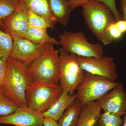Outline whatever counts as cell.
I'll use <instances>...</instances> for the list:
<instances>
[{
  "mask_svg": "<svg viewBox=\"0 0 126 126\" xmlns=\"http://www.w3.org/2000/svg\"><path fill=\"white\" fill-rule=\"evenodd\" d=\"M27 67L11 56L7 59V69L0 91L18 107H27L26 90L33 82Z\"/></svg>",
  "mask_w": 126,
  "mask_h": 126,
  "instance_id": "6da1fadb",
  "label": "cell"
},
{
  "mask_svg": "<svg viewBox=\"0 0 126 126\" xmlns=\"http://www.w3.org/2000/svg\"><path fill=\"white\" fill-rule=\"evenodd\" d=\"M63 91L59 84L45 81H33L26 92V107L43 114L52 107Z\"/></svg>",
  "mask_w": 126,
  "mask_h": 126,
  "instance_id": "7a4b0ae2",
  "label": "cell"
},
{
  "mask_svg": "<svg viewBox=\"0 0 126 126\" xmlns=\"http://www.w3.org/2000/svg\"><path fill=\"white\" fill-rule=\"evenodd\" d=\"M51 44L27 67L33 81H42L59 84V54Z\"/></svg>",
  "mask_w": 126,
  "mask_h": 126,
  "instance_id": "3957f363",
  "label": "cell"
},
{
  "mask_svg": "<svg viewBox=\"0 0 126 126\" xmlns=\"http://www.w3.org/2000/svg\"><path fill=\"white\" fill-rule=\"evenodd\" d=\"M82 7L86 25L100 41L108 26L116 22L112 13L106 5L96 0H92Z\"/></svg>",
  "mask_w": 126,
  "mask_h": 126,
  "instance_id": "277c9868",
  "label": "cell"
},
{
  "mask_svg": "<svg viewBox=\"0 0 126 126\" xmlns=\"http://www.w3.org/2000/svg\"><path fill=\"white\" fill-rule=\"evenodd\" d=\"M59 54L60 85L70 94L77 90L85 77V71L78 62L77 56L68 53L62 48Z\"/></svg>",
  "mask_w": 126,
  "mask_h": 126,
  "instance_id": "5b68a950",
  "label": "cell"
},
{
  "mask_svg": "<svg viewBox=\"0 0 126 126\" xmlns=\"http://www.w3.org/2000/svg\"><path fill=\"white\" fill-rule=\"evenodd\" d=\"M119 83L85 72L84 79L77 90L76 100L83 105L99 101Z\"/></svg>",
  "mask_w": 126,
  "mask_h": 126,
  "instance_id": "8992f818",
  "label": "cell"
},
{
  "mask_svg": "<svg viewBox=\"0 0 126 126\" xmlns=\"http://www.w3.org/2000/svg\"><path fill=\"white\" fill-rule=\"evenodd\" d=\"M59 37L62 48L68 53L83 57L100 58L103 56V45L89 43L82 32L64 31Z\"/></svg>",
  "mask_w": 126,
  "mask_h": 126,
  "instance_id": "52a82bcc",
  "label": "cell"
},
{
  "mask_svg": "<svg viewBox=\"0 0 126 126\" xmlns=\"http://www.w3.org/2000/svg\"><path fill=\"white\" fill-rule=\"evenodd\" d=\"M13 50L10 56L27 67L37 59L52 43L38 44L26 39L12 36Z\"/></svg>",
  "mask_w": 126,
  "mask_h": 126,
  "instance_id": "ba28073f",
  "label": "cell"
},
{
  "mask_svg": "<svg viewBox=\"0 0 126 126\" xmlns=\"http://www.w3.org/2000/svg\"><path fill=\"white\" fill-rule=\"evenodd\" d=\"M78 62L85 72L105 77L116 82L118 75L112 57L103 56L100 58L77 56Z\"/></svg>",
  "mask_w": 126,
  "mask_h": 126,
  "instance_id": "9c48e42d",
  "label": "cell"
},
{
  "mask_svg": "<svg viewBox=\"0 0 126 126\" xmlns=\"http://www.w3.org/2000/svg\"><path fill=\"white\" fill-rule=\"evenodd\" d=\"M98 101L104 112L120 117L126 114V93L121 83H119Z\"/></svg>",
  "mask_w": 126,
  "mask_h": 126,
  "instance_id": "30bf717a",
  "label": "cell"
},
{
  "mask_svg": "<svg viewBox=\"0 0 126 126\" xmlns=\"http://www.w3.org/2000/svg\"><path fill=\"white\" fill-rule=\"evenodd\" d=\"M43 114L27 107H18L13 113L0 117V124L15 126H43Z\"/></svg>",
  "mask_w": 126,
  "mask_h": 126,
  "instance_id": "8fae6325",
  "label": "cell"
},
{
  "mask_svg": "<svg viewBox=\"0 0 126 126\" xmlns=\"http://www.w3.org/2000/svg\"><path fill=\"white\" fill-rule=\"evenodd\" d=\"M4 31L12 36L26 39L29 29L27 10L24 7L15 12L9 17L2 20Z\"/></svg>",
  "mask_w": 126,
  "mask_h": 126,
  "instance_id": "7c38bea8",
  "label": "cell"
},
{
  "mask_svg": "<svg viewBox=\"0 0 126 126\" xmlns=\"http://www.w3.org/2000/svg\"><path fill=\"white\" fill-rule=\"evenodd\" d=\"M76 94H71L66 90L62 94L51 107L43 113L44 117L49 118L58 122L63 113L75 101Z\"/></svg>",
  "mask_w": 126,
  "mask_h": 126,
  "instance_id": "4fadbf2b",
  "label": "cell"
},
{
  "mask_svg": "<svg viewBox=\"0 0 126 126\" xmlns=\"http://www.w3.org/2000/svg\"><path fill=\"white\" fill-rule=\"evenodd\" d=\"M21 4L27 10L33 11L45 19L54 28L57 22L52 14L48 0H18Z\"/></svg>",
  "mask_w": 126,
  "mask_h": 126,
  "instance_id": "5bb4252c",
  "label": "cell"
},
{
  "mask_svg": "<svg viewBox=\"0 0 126 126\" xmlns=\"http://www.w3.org/2000/svg\"><path fill=\"white\" fill-rule=\"evenodd\" d=\"M98 101L84 105L76 126H95L101 114Z\"/></svg>",
  "mask_w": 126,
  "mask_h": 126,
  "instance_id": "9a60e30c",
  "label": "cell"
},
{
  "mask_svg": "<svg viewBox=\"0 0 126 126\" xmlns=\"http://www.w3.org/2000/svg\"><path fill=\"white\" fill-rule=\"evenodd\" d=\"M52 14L56 22L66 26L70 20L72 11L67 0H48Z\"/></svg>",
  "mask_w": 126,
  "mask_h": 126,
  "instance_id": "2e32d148",
  "label": "cell"
},
{
  "mask_svg": "<svg viewBox=\"0 0 126 126\" xmlns=\"http://www.w3.org/2000/svg\"><path fill=\"white\" fill-rule=\"evenodd\" d=\"M83 106L76 99L74 102L65 110L58 121L59 126H76Z\"/></svg>",
  "mask_w": 126,
  "mask_h": 126,
  "instance_id": "e0dca14e",
  "label": "cell"
},
{
  "mask_svg": "<svg viewBox=\"0 0 126 126\" xmlns=\"http://www.w3.org/2000/svg\"><path fill=\"white\" fill-rule=\"evenodd\" d=\"M26 39L38 44L50 43L60 45L59 41L52 38L48 34L47 29H40L29 26Z\"/></svg>",
  "mask_w": 126,
  "mask_h": 126,
  "instance_id": "ac0fdd59",
  "label": "cell"
},
{
  "mask_svg": "<svg viewBox=\"0 0 126 126\" xmlns=\"http://www.w3.org/2000/svg\"><path fill=\"white\" fill-rule=\"evenodd\" d=\"M23 7L18 0H0V29L4 31L2 20L9 17Z\"/></svg>",
  "mask_w": 126,
  "mask_h": 126,
  "instance_id": "d6986e66",
  "label": "cell"
},
{
  "mask_svg": "<svg viewBox=\"0 0 126 126\" xmlns=\"http://www.w3.org/2000/svg\"><path fill=\"white\" fill-rule=\"evenodd\" d=\"M13 45L14 41L10 34L0 29V55L8 58L12 53Z\"/></svg>",
  "mask_w": 126,
  "mask_h": 126,
  "instance_id": "ffe728a7",
  "label": "cell"
},
{
  "mask_svg": "<svg viewBox=\"0 0 126 126\" xmlns=\"http://www.w3.org/2000/svg\"><path fill=\"white\" fill-rule=\"evenodd\" d=\"M124 34L120 31L115 22L108 26L100 41L104 45H109L121 38Z\"/></svg>",
  "mask_w": 126,
  "mask_h": 126,
  "instance_id": "44dd1931",
  "label": "cell"
},
{
  "mask_svg": "<svg viewBox=\"0 0 126 126\" xmlns=\"http://www.w3.org/2000/svg\"><path fill=\"white\" fill-rule=\"evenodd\" d=\"M18 107L14 102L0 91V117L13 113Z\"/></svg>",
  "mask_w": 126,
  "mask_h": 126,
  "instance_id": "7402d4cb",
  "label": "cell"
},
{
  "mask_svg": "<svg viewBox=\"0 0 126 126\" xmlns=\"http://www.w3.org/2000/svg\"><path fill=\"white\" fill-rule=\"evenodd\" d=\"M123 122V120L121 117L104 112L95 126H121Z\"/></svg>",
  "mask_w": 126,
  "mask_h": 126,
  "instance_id": "603a6c76",
  "label": "cell"
},
{
  "mask_svg": "<svg viewBox=\"0 0 126 126\" xmlns=\"http://www.w3.org/2000/svg\"><path fill=\"white\" fill-rule=\"evenodd\" d=\"M27 15L30 26L40 29L51 28L49 23L45 19L33 11L27 10Z\"/></svg>",
  "mask_w": 126,
  "mask_h": 126,
  "instance_id": "cb8c5ba5",
  "label": "cell"
},
{
  "mask_svg": "<svg viewBox=\"0 0 126 126\" xmlns=\"http://www.w3.org/2000/svg\"><path fill=\"white\" fill-rule=\"evenodd\" d=\"M7 59L0 55V91L6 74Z\"/></svg>",
  "mask_w": 126,
  "mask_h": 126,
  "instance_id": "d4e9b609",
  "label": "cell"
},
{
  "mask_svg": "<svg viewBox=\"0 0 126 126\" xmlns=\"http://www.w3.org/2000/svg\"><path fill=\"white\" fill-rule=\"evenodd\" d=\"M106 5L110 9L114 16H117L119 14L116 5L115 0H96Z\"/></svg>",
  "mask_w": 126,
  "mask_h": 126,
  "instance_id": "484cf974",
  "label": "cell"
},
{
  "mask_svg": "<svg viewBox=\"0 0 126 126\" xmlns=\"http://www.w3.org/2000/svg\"><path fill=\"white\" fill-rule=\"evenodd\" d=\"M72 11L79 7H83L92 0H67Z\"/></svg>",
  "mask_w": 126,
  "mask_h": 126,
  "instance_id": "4316f807",
  "label": "cell"
},
{
  "mask_svg": "<svg viewBox=\"0 0 126 126\" xmlns=\"http://www.w3.org/2000/svg\"><path fill=\"white\" fill-rule=\"evenodd\" d=\"M44 126H59L58 122L49 118L44 117L43 121Z\"/></svg>",
  "mask_w": 126,
  "mask_h": 126,
  "instance_id": "83f0119b",
  "label": "cell"
},
{
  "mask_svg": "<svg viewBox=\"0 0 126 126\" xmlns=\"http://www.w3.org/2000/svg\"><path fill=\"white\" fill-rule=\"evenodd\" d=\"M119 9L122 13V19L126 21V0H119Z\"/></svg>",
  "mask_w": 126,
  "mask_h": 126,
  "instance_id": "f1b7e54d",
  "label": "cell"
},
{
  "mask_svg": "<svg viewBox=\"0 0 126 126\" xmlns=\"http://www.w3.org/2000/svg\"><path fill=\"white\" fill-rule=\"evenodd\" d=\"M117 26L120 31L123 34L126 32V21L121 19L116 22Z\"/></svg>",
  "mask_w": 126,
  "mask_h": 126,
  "instance_id": "f546056e",
  "label": "cell"
},
{
  "mask_svg": "<svg viewBox=\"0 0 126 126\" xmlns=\"http://www.w3.org/2000/svg\"><path fill=\"white\" fill-rule=\"evenodd\" d=\"M124 119L123 120V126H126V113L125 115H124Z\"/></svg>",
  "mask_w": 126,
  "mask_h": 126,
  "instance_id": "4dcf8cb0",
  "label": "cell"
}]
</instances>
